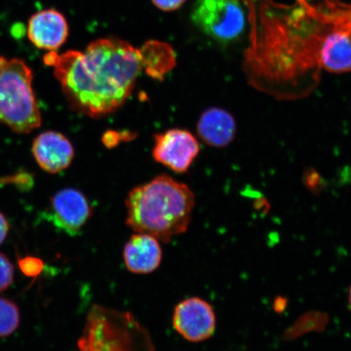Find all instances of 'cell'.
Listing matches in <instances>:
<instances>
[{"label": "cell", "instance_id": "1", "mask_svg": "<svg viewBox=\"0 0 351 351\" xmlns=\"http://www.w3.org/2000/svg\"><path fill=\"white\" fill-rule=\"evenodd\" d=\"M285 15L287 26L263 24L245 51L243 71L254 89L280 101L308 97L319 84L322 52L329 34L351 25V6L302 2Z\"/></svg>", "mask_w": 351, "mask_h": 351}, {"label": "cell", "instance_id": "2", "mask_svg": "<svg viewBox=\"0 0 351 351\" xmlns=\"http://www.w3.org/2000/svg\"><path fill=\"white\" fill-rule=\"evenodd\" d=\"M44 62L53 67L70 107L95 118L116 112L126 102L143 69L139 50L114 38L92 42L85 52L51 51Z\"/></svg>", "mask_w": 351, "mask_h": 351}, {"label": "cell", "instance_id": "3", "mask_svg": "<svg viewBox=\"0 0 351 351\" xmlns=\"http://www.w3.org/2000/svg\"><path fill=\"white\" fill-rule=\"evenodd\" d=\"M195 205L190 187L160 175L130 192L125 200L126 225L138 234L169 243L187 230Z\"/></svg>", "mask_w": 351, "mask_h": 351}, {"label": "cell", "instance_id": "4", "mask_svg": "<svg viewBox=\"0 0 351 351\" xmlns=\"http://www.w3.org/2000/svg\"><path fill=\"white\" fill-rule=\"evenodd\" d=\"M0 122L19 134L41 125L32 70L22 60L0 57Z\"/></svg>", "mask_w": 351, "mask_h": 351}, {"label": "cell", "instance_id": "5", "mask_svg": "<svg viewBox=\"0 0 351 351\" xmlns=\"http://www.w3.org/2000/svg\"><path fill=\"white\" fill-rule=\"evenodd\" d=\"M191 19L202 32L223 44L238 40L247 26L241 0H197Z\"/></svg>", "mask_w": 351, "mask_h": 351}, {"label": "cell", "instance_id": "6", "mask_svg": "<svg viewBox=\"0 0 351 351\" xmlns=\"http://www.w3.org/2000/svg\"><path fill=\"white\" fill-rule=\"evenodd\" d=\"M154 138V159L176 173L186 172L200 151L197 138L186 130H169Z\"/></svg>", "mask_w": 351, "mask_h": 351}, {"label": "cell", "instance_id": "7", "mask_svg": "<svg viewBox=\"0 0 351 351\" xmlns=\"http://www.w3.org/2000/svg\"><path fill=\"white\" fill-rule=\"evenodd\" d=\"M173 327L184 339L192 342L208 340L216 330L213 306L199 298H191L175 307Z\"/></svg>", "mask_w": 351, "mask_h": 351}, {"label": "cell", "instance_id": "8", "mask_svg": "<svg viewBox=\"0 0 351 351\" xmlns=\"http://www.w3.org/2000/svg\"><path fill=\"white\" fill-rule=\"evenodd\" d=\"M92 210L82 192L66 188L51 197L48 217L57 229L70 236H75L89 221Z\"/></svg>", "mask_w": 351, "mask_h": 351}, {"label": "cell", "instance_id": "9", "mask_svg": "<svg viewBox=\"0 0 351 351\" xmlns=\"http://www.w3.org/2000/svg\"><path fill=\"white\" fill-rule=\"evenodd\" d=\"M32 152L38 165L49 173H58L68 169L74 157L72 143L56 131L43 132L37 136Z\"/></svg>", "mask_w": 351, "mask_h": 351}, {"label": "cell", "instance_id": "10", "mask_svg": "<svg viewBox=\"0 0 351 351\" xmlns=\"http://www.w3.org/2000/svg\"><path fill=\"white\" fill-rule=\"evenodd\" d=\"M27 33L35 47L54 51L67 40L69 25L62 13L47 10L30 17Z\"/></svg>", "mask_w": 351, "mask_h": 351}, {"label": "cell", "instance_id": "11", "mask_svg": "<svg viewBox=\"0 0 351 351\" xmlns=\"http://www.w3.org/2000/svg\"><path fill=\"white\" fill-rule=\"evenodd\" d=\"M197 133L210 147H226L234 141L236 137L235 118L225 109L210 108L201 114L197 122Z\"/></svg>", "mask_w": 351, "mask_h": 351}, {"label": "cell", "instance_id": "12", "mask_svg": "<svg viewBox=\"0 0 351 351\" xmlns=\"http://www.w3.org/2000/svg\"><path fill=\"white\" fill-rule=\"evenodd\" d=\"M123 257L127 269L131 273L151 274L162 261L159 241L150 235L136 232L125 243Z\"/></svg>", "mask_w": 351, "mask_h": 351}, {"label": "cell", "instance_id": "13", "mask_svg": "<svg viewBox=\"0 0 351 351\" xmlns=\"http://www.w3.org/2000/svg\"><path fill=\"white\" fill-rule=\"evenodd\" d=\"M322 66L328 73H351V25L329 34L322 52Z\"/></svg>", "mask_w": 351, "mask_h": 351}, {"label": "cell", "instance_id": "14", "mask_svg": "<svg viewBox=\"0 0 351 351\" xmlns=\"http://www.w3.org/2000/svg\"><path fill=\"white\" fill-rule=\"evenodd\" d=\"M138 50L142 69L156 80H162L177 63L174 50L165 43L149 40Z\"/></svg>", "mask_w": 351, "mask_h": 351}, {"label": "cell", "instance_id": "15", "mask_svg": "<svg viewBox=\"0 0 351 351\" xmlns=\"http://www.w3.org/2000/svg\"><path fill=\"white\" fill-rule=\"evenodd\" d=\"M328 322V318L326 314L319 311L306 313L288 329L284 337L287 340H291L309 332L323 331L327 326Z\"/></svg>", "mask_w": 351, "mask_h": 351}, {"label": "cell", "instance_id": "16", "mask_svg": "<svg viewBox=\"0 0 351 351\" xmlns=\"http://www.w3.org/2000/svg\"><path fill=\"white\" fill-rule=\"evenodd\" d=\"M19 307L12 302L0 298V337L12 335L19 328Z\"/></svg>", "mask_w": 351, "mask_h": 351}, {"label": "cell", "instance_id": "17", "mask_svg": "<svg viewBox=\"0 0 351 351\" xmlns=\"http://www.w3.org/2000/svg\"><path fill=\"white\" fill-rule=\"evenodd\" d=\"M14 276V267L8 258L0 253V292L10 287Z\"/></svg>", "mask_w": 351, "mask_h": 351}, {"label": "cell", "instance_id": "18", "mask_svg": "<svg viewBox=\"0 0 351 351\" xmlns=\"http://www.w3.org/2000/svg\"><path fill=\"white\" fill-rule=\"evenodd\" d=\"M19 266L23 274L28 276H37L43 269L42 261L34 257L21 258Z\"/></svg>", "mask_w": 351, "mask_h": 351}, {"label": "cell", "instance_id": "19", "mask_svg": "<svg viewBox=\"0 0 351 351\" xmlns=\"http://www.w3.org/2000/svg\"><path fill=\"white\" fill-rule=\"evenodd\" d=\"M186 0H152L154 5L164 12H173L179 10Z\"/></svg>", "mask_w": 351, "mask_h": 351}, {"label": "cell", "instance_id": "20", "mask_svg": "<svg viewBox=\"0 0 351 351\" xmlns=\"http://www.w3.org/2000/svg\"><path fill=\"white\" fill-rule=\"evenodd\" d=\"M8 229V223L5 217L2 213H0V245H1L4 240L7 238Z\"/></svg>", "mask_w": 351, "mask_h": 351}, {"label": "cell", "instance_id": "21", "mask_svg": "<svg viewBox=\"0 0 351 351\" xmlns=\"http://www.w3.org/2000/svg\"><path fill=\"white\" fill-rule=\"evenodd\" d=\"M287 298H285L282 296H279L278 298H276L274 302V308L276 313H282L287 308Z\"/></svg>", "mask_w": 351, "mask_h": 351}, {"label": "cell", "instance_id": "22", "mask_svg": "<svg viewBox=\"0 0 351 351\" xmlns=\"http://www.w3.org/2000/svg\"><path fill=\"white\" fill-rule=\"evenodd\" d=\"M348 301H349V306L351 311V285L349 289V295H348Z\"/></svg>", "mask_w": 351, "mask_h": 351}]
</instances>
